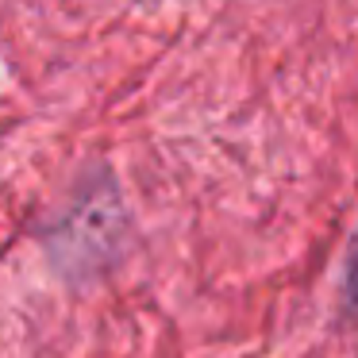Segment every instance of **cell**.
<instances>
[{"label":"cell","mask_w":358,"mask_h":358,"mask_svg":"<svg viewBox=\"0 0 358 358\" xmlns=\"http://www.w3.org/2000/svg\"><path fill=\"white\" fill-rule=\"evenodd\" d=\"M343 304L350 316H358V235L347 247V266H343Z\"/></svg>","instance_id":"6da1fadb"}]
</instances>
